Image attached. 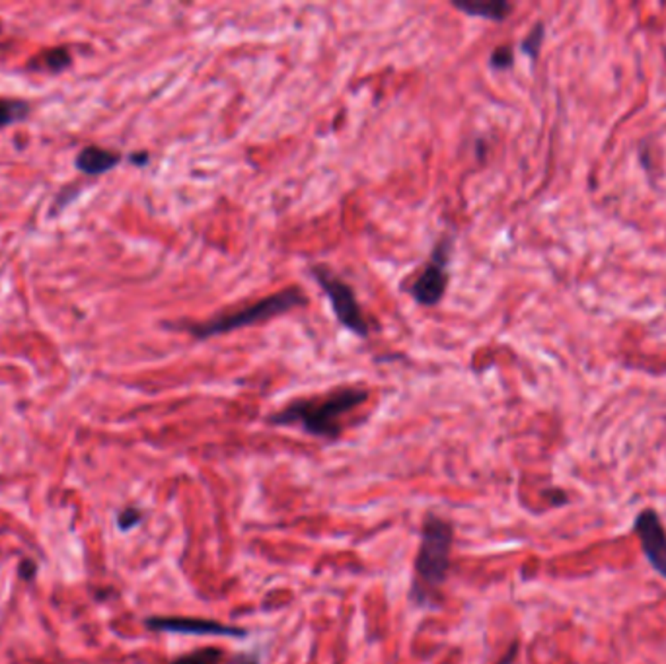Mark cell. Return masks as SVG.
Here are the masks:
<instances>
[{
    "mask_svg": "<svg viewBox=\"0 0 666 664\" xmlns=\"http://www.w3.org/2000/svg\"><path fill=\"white\" fill-rule=\"evenodd\" d=\"M368 398V393L360 388H343L327 393L324 398L292 401L287 408L273 413L269 418L271 425L292 427L297 425L308 435L335 441L342 435L340 419L345 413L359 408Z\"/></svg>",
    "mask_w": 666,
    "mask_h": 664,
    "instance_id": "cell-1",
    "label": "cell"
},
{
    "mask_svg": "<svg viewBox=\"0 0 666 664\" xmlns=\"http://www.w3.org/2000/svg\"><path fill=\"white\" fill-rule=\"evenodd\" d=\"M307 304V297L300 289H285L281 292H275L267 298H262L257 302L247 304V306L230 312V314H222V316H217L207 322H194V323H176V330L179 328L182 332H187L197 340H207V337L214 335H224L236 332L240 328H246V325H254L259 322H265L271 318L283 316L289 310L302 306Z\"/></svg>",
    "mask_w": 666,
    "mask_h": 664,
    "instance_id": "cell-2",
    "label": "cell"
},
{
    "mask_svg": "<svg viewBox=\"0 0 666 664\" xmlns=\"http://www.w3.org/2000/svg\"><path fill=\"white\" fill-rule=\"evenodd\" d=\"M454 530L453 524L437 514H427L421 532L419 554L415 559L417 584L413 589L415 600H427V589H438L446 581L453 551Z\"/></svg>",
    "mask_w": 666,
    "mask_h": 664,
    "instance_id": "cell-3",
    "label": "cell"
},
{
    "mask_svg": "<svg viewBox=\"0 0 666 664\" xmlns=\"http://www.w3.org/2000/svg\"><path fill=\"white\" fill-rule=\"evenodd\" d=\"M310 272L316 279V283L324 289L327 298H330L337 322L349 332H353L355 335L367 337L370 332L368 323L363 316V310L359 306L351 285H347L342 277H337L332 269H327L325 265H312Z\"/></svg>",
    "mask_w": 666,
    "mask_h": 664,
    "instance_id": "cell-4",
    "label": "cell"
},
{
    "mask_svg": "<svg viewBox=\"0 0 666 664\" xmlns=\"http://www.w3.org/2000/svg\"><path fill=\"white\" fill-rule=\"evenodd\" d=\"M453 252V240L440 238L431 260L425 265L421 275L411 285V297L423 306H437L443 300L448 287V262Z\"/></svg>",
    "mask_w": 666,
    "mask_h": 664,
    "instance_id": "cell-5",
    "label": "cell"
},
{
    "mask_svg": "<svg viewBox=\"0 0 666 664\" xmlns=\"http://www.w3.org/2000/svg\"><path fill=\"white\" fill-rule=\"evenodd\" d=\"M636 534L651 567L666 579V530L654 509H643L636 516Z\"/></svg>",
    "mask_w": 666,
    "mask_h": 664,
    "instance_id": "cell-6",
    "label": "cell"
},
{
    "mask_svg": "<svg viewBox=\"0 0 666 664\" xmlns=\"http://www.w3.org/2000/svg\"><path fill=\"white\" fill-rule=\"evenodd\" d=\"M146 627L154 632H172L189 635H219V637H246L247 632L240 627L224 625L211 620H191V617H149Z\"/></svg>",
    "mask_w": 666,
    "mask_h": 664,
    "instance_id": "cell-7",
    "label": "cell"
},
{
    "mask_svg": "<svg viewBox=\"0 0 666 664\" xmlns=\"http://www.w3.org/2000/svg\"><path fill=\"white\" fill-rule=\"evenodd\" d=\"M121 159L123 156L119 152L101 149V146H96V144H90L78 152L76 168L90 176H101L109 170H114V168L121 162Z\"/></svg>",
    "mask_w": 666,
    "mask_h": 664,
    "instance_id": "cell-8",
    "label": "cell"
},
{
    "mask_svg": "<svg viewBox=\"0 0 666 664\" xmlns=\"http://www.w3.org/2000/svg\"><path fill=\"white\" fill-rule=\"evenodd\" d=\"M453 6L464 14L488 18L493 22H503L513 10V4L505 3V0H468V3H453Z\"/></svg>",
    "mask_w": 666,
    "mask_h": 664,
    "instance_id": "cell-9",
    "label": "cell"
},
{
    "mask_svg": "<svg viewBox=\"0 0 666 664\" xmlns=\"http://www.w3.org/2000/svg\"><path fill=\"white\" fill-rule=\"evenodd\" d=\"M73 65V55L66 47H53L41 51L36 59L30 63L31 71H48V73H63Z\"/></svg>",
    "mask_w": 666,
    "mask_h": 664,
    "instance_id": "cell-10",
    "label": "cell"
},
{
    "mask_svg": "<svg viewBox=\"0 0 666 664\" xmlns=\"http://www.w3.org/2000/svg\"><path fill=\"white\" fill-rule=\"evenodd\" d=\"M28 114H30L28 101L0 98V127H6L10 123L24 119Z\"/></svg>",
    "mask_w": 666,
    "mask_h": 664,
    "instance_id": "cell-11",
    "label": "cell"
},
{
    "mask_svg": "<svg viewBox=\"0 0 666 664\" xmlns=\"http://www.w3.org/2000/svg\"><path fill=\"white\" fill-rule=\"evenodd\" d=\"M170 664H224V652L219 647H205L186 657H179Z\"/></svg>",
    "mask_w": 666,
    "mask_h": 664,
    "instance_id": "cell-12",
    "label": "cell"
},
{
    "mask_svg": "<svg viewBox=\"0 0 666 664\" xmlns=\"http://www.w3.org/2000/svg\"><path fill=\"white\" fill-rule=\"evenodd\" d=\"M544 36H546V26L541 24V22H538V24L532 28V31L528 33V36L523 39L521 47L526 55H530V57L536 59L538 53H540V47L541 43H544Z\"/></svg>",
    "mask_w": 666,
    "mask_h": 664,
    "instance_id": "cell-13",
    "label": "cell"
},
{
    "mask_svg": "<svg viewBox=\"0 0 666 664\" xmlns=\"http://www.w3.org/2000/svg\"><path fill=\"white\" fill-rule=\"evenodd\" d=\"M513 63H515V53H513L511 45H499V47H497L489 57V65L495 71L511 69Z\"/></svg>",
    "mask_w": 666,
    "mask_h": 664,
    "instance_id": "cell-14",
    "label": "cell"
},
{
    "mask_svg": "<svg viewBox=\"0 0 666 664\" xmlns=\"http://www.w3.org/2000/svg\"><path fill=\"white\" fill-rule=\"evenodd\" d=\"M143 521V513L137 509V506H127V509H123L119 514H117V526L119 530L127 532L131 530V528L139 526Z\"/></svg>",
    "mask_w": 666,
    "mask_h": 664,
    "instance_id": "cell-15",
    "label": "cell"
},
{
    "mask_svg": "<svg viewBox=\"0 0 666 664\" xmlns=\"http://www.w3.org/2000/svg\"><path fill=\"white\" fill-rule=\"evenodd\" d=\"M18 573H20V577L24 579V581H33V577L38 575V565L33 564L31 559H24L20 564V567H18Z\"/></svg>",
    "mask_w": 666,
    "mask_h": 664,
    "instance_id": "cell-16",
    "label": "cell"
},
{
    "mask_svg": "<svg viewBox=\"0 0 666 664\" xmlns=\"http://www.w3.org/2000/svg\"><path fill=\"white\" fill-rule=\"evenodd\" d=\"M516 652H518V645L513 643L511 649H509V652H506V655L499 662H497V664H511L515 660V657H516Z\"/></svg>",
    "mask_w": 666,
    "mask_h": 664,
    "instance_id": "cell-17",
    "label": "cell"
},
{
    "mask_svg": "<svg viewBox=\"0 0 666 664\" xmlns=\"http://www.w3.org/2000/svg\"><path fill=\"white\" fill-rule=\"evenodd\" d=\"M131 160L134 164H146V162H149V154H146V152H143V154H133Z\"/></svg>",
    "mask_w": 666,
    "mask_h": 664,
    "instance_id": "cell-18",
    "label": "cell"
},
{
    "mask_svg": "<svg viewBox=\"0 0 666 664\" xmlns=\"http://www.w3.org/2000/svg\"><path fill=\"white\" fill-rule=\"evenodd\" d=\"M232 664H257V660L254 657H240V659H236Z\"/></svg>",
    "mask_w": 666,
    "mask_h": 664,
    "instance_id": "cell-19",
    "label": "cell"
}]
</instances>
